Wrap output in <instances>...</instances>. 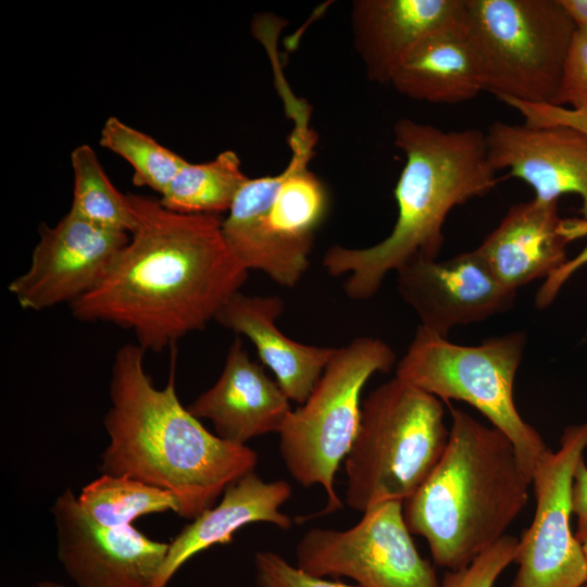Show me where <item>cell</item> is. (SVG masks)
<instances>
[{
    "mask_svg": "<svg viewBox=\"0 0 587 587\" xmlns=\"http://www.w3.org/2000/svg\"><path fill=\"white\" fill-rule=\"evenodd\" d=\"M127 196L135 228L102 280L70 307L78 321L117 325L145 351L162 352L216 319L248 271L227 248L218 215Z\"/></svg>",
    "mask_w": 587,
    "mask_h": 587,
    "instance_id": "cell-1",
    "label": "cell"
},
{
    "mask_svg": "<svg viewBox=\"0 0 587 587\" xmlns=\"http://www.w3.org/2000/svg\"><path fill=\"white\" fill-rule=\"evenodd\" d=\"M145 353L138 344H125L114 355L111 404L103 419L109 444L98 470L172 492L178 515L193 520L253 472L259 455L209 432L182 404L174 364L166 385L155 387L145 370Z\"/></svg>",
    "mask_w": 587,
    "mask_h": 587,
    "instance_id": "cell-2",
    "label": "cell"
},
{
    "mask_svg": "<svg viewBox=\"0 0 587 587\" xmlns=\"http://www.w3.org/2000/svg\"><path fill=\"white\" fill-rule=\"evenodd\" d=\"M394 137L405 162L395 188L398 213L391 233L367 248L333 246L323 259L329 275H349L345 292L355 300L372 297L390 271L415 260H437L450 211L498 183L485 133L478 129L446 132L400 118Z\"/></svg>",
    "mask_w": 587,
    "mask_h": 587,
    "instance_id": "cell-3",
    "label": "cell"
},
{
    "mask_svg": "<svg viewBox=\"0 0 587 587\" xmlns=\"http://www.w3.org/2000/svg\"><path fill=\"white\" fill-rule=\"evenodd\" d=\"M529 486L511 440L452 408L445 452L403 501L404 522L411 534L425 538L437 566L462 569L507 535L527 503Z\"/></svg>",
    "mask_w": 587,
    "mask_h": 587,
    "instance_id": "cell-4",
    "label": "cell"
},
{
    "mask_svg": "<svg viewBox=\"0 0 587 587\" xmlns=\"http://www.w3.org/2000/svg\"><path fill=\"white\" fill-rule=\"evenodd\" d=\"M291 159L280 174L248 178L238 191L222 234L234 258L280 286L292 287L309 267L314 233L327 212L323 183L308 170L317 140L309 110L294 116Z\"/></svg>",
    "mask_w": 587,
    "mask_h": 587,
    "instance_id": "cell-5",
    "label": "cell"
},
{
    "mask_svg": "<svg viewBox=\"0 0 587 587\" xmlns=\"http://www.w3.org/2000/svg\"><path fill=\"white\" fill-rule=\"evenodd\" d=\"M442 401L397 376L361 404L355 438L345 459L346 503L364 512L404 501L430 475L448 444Z\"/></svg>",
    "mask_w": 587,
    "mask_h": 587,
    "instance_id": "cell-6",
    "label": "cell"
},
{
    "mask_svg": "<svg viewBox=\"0 0 587 587\" xmlns=\"http://www.w3.org/2000/svg\"><path fill=\"white\" fill-rule=\"evenodd\" d=\"M526 345L523 332L491 337L477 346L450 342L419 326L397 365L401 380L449 403H469L513 444L526 475L549 448L519 413L514 380Z\"/></svg>",
    "mask_w": 587,
    "mask_h": 587,
    "instance_id": "cell-7",
    "label": "cell"
},
{
    "mask_svg": "<svg viewBox=\"0 0 587 587\" xmlns=\"http://www.w3.org/2000/svg\"><path fill=\"white\" fill-rule=\"evenodd\" d=\"M484 91L552 103L577 28L560 0H464Z\"/></svg>",
    "mask_w": 587,
    "mask_h": 587,
    "instance_id": "cell-8",
    "label": "cell"
},
{
    "mask_svg": "<svg viewBox=\"0 0 587 587\" xmlns=\"http://www.w3.org/2000/svg\"><path fill=\"white\" fill-rule=\"evenodd\" d=\"M395 363L389 345L358 337L337 348L308 399L291 411L279 432V452L294 479L303 487L321 485L326 505L320 514L342 507L335 475L355 438L361 392L369 378Z\"/></svg>",
    "mask_w": 587,
    "mask_h": 587,
    "instance_id": "cell-9",
    "label": "cell"
},
{
    "mask_svg": "<svg viewBox=\"0 0 587 587\" xmlns=\"http://www.w3.org/2000/svg\"><path fill=\"white\" fill-rule=\"evenodd\" d=\"M296 558L308 574L346 576L360 587H440L434 566L416 549L398 500L367 509L351 528L308 530Z\"/></svg>",
    "mask_w": 587,
    "mask_h": 587,
    "instance_id": "cell-10",
    "label": "cell"
},
{
    "mask_svg": "<svg viewBox=\"0 0 587 587\" xmlns=\"http://www.w3.org/2000/svg\"><path fill=\"white\" fill-rule=\"evenodd\" d=\"M587 449V422L567 426L560 448L538 459L532 486L536 499L532 524L519 538L517 571L510 587H582L587 562L573 534L572 484Z\"/></svg>",
    "mask_w": 587,
    "mask_h": 587,
    "instance_id": "cell-11",
    "label": "cell"
},
{
    "mask_svg": "<svg viewBox=\"0 0 587 587\" xmlns=\"http://www.w3.org/2000/svg\"><path fill=\"white\" fill-rule=\"evenodd\" d=\"M57 558L75 587H152L168 542L133 525L107 527L91 519L67 488L51 505Z\"/></svg>",
    "mask_w": 587,
    "mask_h": 587,
    "instance_id": "cell-12",
    "label": "cell"
},
{
    "mask_svg": "<svg viewBox=\"0 0 587 587\" xmlns=\"http://www.w3.org/2000/svg\"><path fill=\"white\" fill-rule=\"evenodd\" d=\"M128 238L68 211L54 226L41 225L30 264L9 291L25 310L71 304L102 280Z\"/></svg>",
    "mask_w": 587,
    "mask_h": 587,
    "instance_id": "cell-13",
    "label": "cell"
},
{
    "mask_svg": "<svg viewBox=\"0 0 587 587\" xmlns=\"http://www.w3.org/2000/svg\"><path fill=\"white\" fill-rule=\"evenodd\" d=\"M397 273L399 292L421 326L446 338L457 325L508 311L516 295L495 277L476 249L444 261L415 260Z\"/></svg>",
    "mask_w": 587,
    "mask_h": 587,
    "instance_id": "cell-14",
    "label": "cell"
},
{
    "mask_svg": "<svg viewBox=\"0 0 587 587\" xmlns=\"http://www.w3.org/2000/svg\"><path fill=\"white\" fill-rule=\"evenodd\" d=\"M492 168L528 184L535 199L555 202L565 193L580 197L587 221V134L567 126L534 127L492 123L485 133Z\"/></svg>",
    "mask_w": 587,
    "mask_h": 587,
    "instance_id": "cell-15",
    "label": "cell"
},
{
    "mask_svg": "<svg viewBox=\"0 0 587 587\" xmlns=\"http://www.w3.org/2000/svg\"><path fill=\"white\" fill-rule=\"evenodd\" d=\"M187 409L198 420L210 421L220 438L239 445L265 434H279L292 411L278 383L251 360L238 338L230 345L215 384Z\"/></svg>",
    "mask_w": 587,
    "mask_h": 587,
    "instance_id": "cell-16",
    "label": "cell"
},
{
    "mask_svg": "<svg viewBox=\"0 0 587 587\" xmlns=\"http://www.w3.org/2000/svg\"><path fill=\"white\" fill-rule=\"evenodd\" d=\"M463 11L464 0H354L353 45L367 78L389 84L421 41L460 20Z\"/></svg>",
    "mask_w": 587,
    "mask_h": 587,
    "instance_id": "cell-17",
    "label": "cell"
},
{
    "mask_svg": "<svg viewBox=\"0 0 587 587\" xmlns=\"http://www.w3.org/2000/svg\"><path fill=\"white\" fill-rule=\"evenodd\" d=\"M558 202L534 198L512 205L476 248L505 288L516 291L534 279L548 278L569 260L570 239Z\"/></svg>",
    "mask_w": 587,
    "mask_h": 587,
    "instance_id": "cell-18",
    "label": "cell"
},
{
    "mask_svg": "<svg viewBox=\"0 0 587 587\" xmlns=\"http://www.w3.org/2000/svg\"><path fill=\"white\" fill-rule=\"evenodd\" d=\"M291 494L286 480L265 482L254 471L229 485L220 503L191 520L168 542L152 587H167L192 557L215 545L229 544L234 534L245 525L264 522L289 529L294 521L280 511V507Z\"/></svg>",
    "mask_w": 587,
    "mask_h": 587,
    "instance_id": "cell-19",
    "label": "cell"
},
{
    "mask_svg": "<svg viewBox=\"0 0 587 587\" xmlns=\"http://www.w3.org/2000/svg\"><path fill=\"white\" fill-rule=\"evenodd\" d=\"M283 311L284 301L278 297L246 296L239 291L215 320L249 338L287 398L302 404L337 348L309 346L288 338L276 325Z\"/></svg>",
    "mask_w": 587,
    "mask_h": 587,
    "instance_id": "cell-20",
    "label": "cell"
},
{
    "mask_svg": "<svg viewBox=\"0 0 587 587\" xmlns=\"http://www.w3.org/2000/svg\"><path fill=\"white\" fill-rule=\"evenodd\" d=\"M389 84L417 101L453 104L484 91L476 51L463 15L421 41L398 65Z\"/></svg>",
    "mask_w": 587,
    "mask_h": 587,
    "instance_id": "cell-21",
    "label": "cell"
},
{
    "mask_svg": "<svg viewBox=\"0 0 587 587\" xmlns=\"http://www.w3.org/2000/svg\"><path fill=\"white\" fill-rule=\"evenodd\" d=\"M233 150L204 163L186 161L160 197L167 210L186 214H218L228 211L248 180Z\"/></svg>",
    "mask_w": 587,
    "mask_h": 587,
    "instance_id": "cell-22",
    "label": "cell"
},
{
    "mask_svg": "<svg viewBox=\"0 0 587 587\" xmlns=\"http://www.w3.org/2000/svg\"><path fill=\"white\" fill-rule=\"evenodd\" d=\"M77 500L91 519L107 527L129 526L148 514L179 512L172 492L130 477L109 474H101L85 485Z\"/></svg>",
    "mask_w": 587,
    "mask_h": 587,
    "instance_id": "cell-23",
    "label": "cell"
},
{
    "mask_svg": "<svg viewBox=\"0 0 587 587\" xmlns=\"http://www.w3.org/2000/svg\"><path fill=\"white\" fill-rule=\"evenodd\" d=\"M73 200L70 212L98 226L130 234L136 216L127 195L107 176L95 150L88 145L71 153Z\"/></svg>",
    "mask_w": 587,
    "mask_h": 587,
    "instance_id": "cell-24",
    "label": "cell"
},
{
    "mask_svg": "<svg viewBox=\"0 0 587 587\" xmlns=\"http://www.w3.org/2000/svg\"><path fill=\"white\" fill-rule=\"evenodd\" d=\"M100 145L130 164L134 185L148 187L160 196L187 161L115 116L104 122Z\"/></svg>",
    "mask_w": 587,
    "mask_h": 587,
    "instance_id": "cell-25",
    "label": "cell"
},
{
    "mask_svg": "<svg viewBox=\"0 0 587 587\" xmlns=\"http://www.w3.org/2000/svg\"><path fill=\"white\" fill-rule=\"evenodd\" d=\"M519 538L507 534L469 565L448 571L440 587H495L502 572L515 561Z\"/></svg>",
    "mask_w": 587,
    "mask_h": 587,
    "instance_id": "cell-26",
    "label": "cell"
},
{
    "mask_svg": "<svg viewBox=\"0 0 587 587\" xmlns=\"http://www.w3.org/2000/svg\"><path fill=\"white\" fill-rule=\"evenodd\" d=\"M551 104L587 112V27H577Z\"/></svg>",
    "mask_w": 587,
    "mask_h": 587,
    "instance_id": "cell-27",
    "label": "cell"
},
{
    "mask_svg": "<svg viewBox=\"0 0 587 587\" xmlns=\"http://www.w3.org/2000/svg\"><path fill=\"white\" fill-rule=\"evenodd\" d=\"M254 571L259 587H360L308 574L272 551L255 553Z\"/></svg>",
    "mask_w": 587,
    "mask_h": 587,
    "instance_id": "cell-28",
    "label": "cell"
},
{
    "mask_svg": "<svg viewBox=\"0 0 587 587\" xmlns=\"http://www.w3.org/2000/svg\"><path fill=\"white\" fill-rule=\"evenodd\" d=\"M504 103L517 110L525 124L534 127L567 126L587 134V112L551 103H529L513 99H503Z\"/></svg>",
    "mask_w": 587,
    "mask_h": 587,
    "instance_id": "cell-29",
    "label": "cell"
},
{
    "mask_svg": "<svg viewBox=\"0 0 587 587\" xmlns=\"http://www.w3.org/2000/svg\"><path fill=\"white\" fill-rule=\"evenodd\" d=\"M565 233L572 241L587 235V221L583 218L564 220ZM587 264V246L574 259L567 260L563 266L549 276L536 295V305H549L564 283L580 267Z\"/></svg>",
    "mask_w": 587,
    "mask_h": 587,
    "instance_id": "cell-30",
    "label": "cell"
},
{
    "mask_svg": "<svg viewBox=\"0 0 587 587\" xmlns=\"http://www.w3.org/2000/svg\"><path fill=\"white\" fill-rule=\"evenodd\" d=\"M572 514L577 521L587 519V464L584 458L578 462L572 484Z\"/></svg>",
    "mask_w": 587,
    "mask_h": 587,
    "instance_id": "cell-31",
    "label": "cell"
},
{
    "mask_svg": "<svg viewBox=\"0 0 587 587\" xmlns=\"http://www.w3.org/2000/svg\"><path fill=\"white\" fill-rule=\"evenodd\" d=\"M577 27H587V0H560Z\"/></svg>",
    "mask_w": 587,
    "mask_h": 587,
    "instance_id": "cell-32",
    "label": "cell"
},
{
    "mask_svg": "<svg viewBox=\"0 0 587 587\" xmlns=\"http://www.w3.org/2000/svg\"><path fill=\"white\" fill-rule=\"evenodd\" d=\"M575 537L583 549L587 562V519L577 521Z\"/></svg>",
    "mask_w": 587,
    "mask_h": 587,
    "instance_id": "cell-33",
    "label": "cell"
},
{
    "mask_svg": "<svg viewBox=\"0 0 587 587\" xmlns=\"http://www.w3.org/2000/svg\"><path fill=\"white\" fill-rule=\"evenodd\" d=\"M28 587H67V586L59 582H54V580H40Z\"/></svg>",
    "mask_w": 587,
    "mask_h": 587,
    "instance_id": "cell-34",
    "label": "cell"
},
{
    "mask_svg": "<svg viewBox=\"0 0 587 587\" xmlns=\"http://www.w3.org/2000/svg\"><path fill=\"white\" fill-rule=\"evenodd\" d=\"M582 587H587V583H585Z\"/></svg>",
    "mask_w": 587,
    "mask_h": 587,
    "instance_id": "cell-35",
    "label": "cell"
}]
</instances>
